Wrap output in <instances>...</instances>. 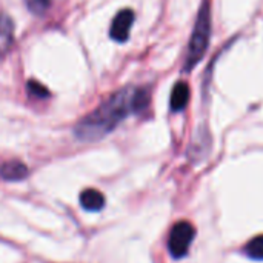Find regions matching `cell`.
I'll use <instances>...</instances> for the list:
<instances>
[{"label": "cell", "instance_id": "cell-1", "mask_svg": "<svg viewBox=\"0 0 263 263\" xmlns=\"http://www.w3.org/2000/svg\"><path fill=\"white\" fill-rule=\"evenodd\" d=\"M149 99L145 89L125 88L109 96L99 108L85 116L76 126L74 134L79 140L96 142L109 134L129 114L146 108Z\"/></svg>", "mask_w": 263, "mask_h": 263}, {"label": "cell", "instance_id": "cell-2", "mask_svg": "<svg viewBox=\"0 0 263 263\" xmlns=\"http://www.w3.org/2000/svg\"><path fill=\"white\" fill-rule=\"evenodd\" d=\"M210 35H211V15H210V3L205 0L200 6L191 40L188 45V54H186V65L185 69L191 71L205 55L208 45H210Z\"/></svg>", "mask_w": 263, "mask_h": 263}, {"label": "cell", "instance_id": "cell-3", "mask_svg": "<svg viewBox=\"0 0 263 263\" xmlns=\"http://www.w3.org/2000/svg\"><path fill=\"white\" fill-rule=\"evenodd\" d=\"M194 236H196V228L186 222V220H182V222H177L171 233H170V239H168V250H170V254L174 257V259H182L188 254V250L194 240Z\"/></svg>", "mask_w": 263, "mask_h": 263}, {"label": "cell", "instance_id": "cell-4", "mask_svg": "<svg viewBox=\"0 0 263 263\" xmlns=\"http://www.w3.org/2000/svg\"><path fill=\"white\" fill-rule=\"evenodd\" d=\"M134 23V12L131 9H122L114 17L111 28H109V37L114 42H126L129 37V31Z\"/></svg>", "mask_w": 263, "mask_h": 263}, {"label": "cell", "instance_id": "cell-5", "mask_svg": "<svg viewBox=\"0 0 263 263\" xmlns=\"http://www.w3.org/2000/svg\"><path fill=\"white\" fill-rule=\"evenodd\" d=\"M0 176L8 182H18L28 176V166L20 160H9L0 166Z\"/></svg>", "mask_w": 263, "mask_h": 263}, {"label": "cell", "instance_id": "cell-6", "mask_svg": "<svg viewBox=\"0 0 263 263\" xmlns=\"http://www.w3.org/2000/svg\"><path fill=\"white\" fill-rule=\"evenodd\" d=\"M80 203L86 211H100L105 206V196L97 190H85L80 194Z\"/></svg>", "mask_w": 263, "mask_h": 263}, {"label": "cell", "instance_id": "cell-7", "mask_svg": "<svg viewBox=\"0 0 263 263\" xmlns=\"http://www.w3.org/2000/svg\"><path fill=\"white\" fill-rule=\"evenodd\" d=\"M190 102V86L185 82H179L174 85L171 92V109L182 111Z\"/></svg>", "mask_w": 263, "mask_h": 263}, {"label": "cell", "instance_id": "cell-8", "mask_svg": "<svg viewBox=\"0 0 263 263\" xmlns=\"http://www.w3.org/2000/svg\"><path fill=\"white\" fill-rule=\"evenodd\" d=\"M12 35H14V23L11 17L6 14H0V43H3V46H8L12 42Z\"/></svg>", "mask_w": 263, "mask_h": 263}, {"label": "cell", "instance_id": "cell-9", "mask_svg": "<svg viewBox=\"0 0 263 263\" xmlns=\"http://www.w3.org/2000/svg\"><path fill=\"white\" fill-rule=\"evenodd\" d=\"M245 253L248 257L256 259V260H263V234L251 239L248 245L245 247Z\"/></svg>", "mask_w": 263, "mask_h": 263}, {"label": "cell", "instance_id": "cell-10", "mask_svg": "<svg viewBox=\"0 0 263 263\" xmlns=\"http://www.w3.org/2000/svg\"><path fill=\"white\" fill-rule=\"evenodd\" d=\"M25 3L32 14H43L49 8L51 0H25Z\"/></svg>", "mask_w": 263, "mask_h": 263}, {"label": "cell", "instance_id": "cell-11", "mask_svg": "<svg viewBox=\"0 0 263 263\" xmlns=\"http://www.w3.org/2000/svg\"><path fill=\"white\" fill-rule=\"evenodd\" d=\"M28 91H29V94L35 96L37 99H45V97L49 96V91L43 85L35 82V80H29L28 82Z\"/></svg>", "mask_w": 263, "mask_h": 263}]
</instances>
